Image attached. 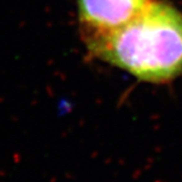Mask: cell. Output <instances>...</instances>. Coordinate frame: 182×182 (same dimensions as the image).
<instances>
[{
    "label": "cell",
    "mask_w": 182,
    "mask_h": 182,
    "mask_svg": "<svg viewBox=\"0 0 182 182\" xmlns=\"http://www.w3.org/2000/svg\"><path fill=\"white\" fill-rule=\"evenodd\" d=\"M82 39L113 31L135 18L152 0H77Z\"/></svg>",
    "instance_id": "obj_2"
},
{
    "label": "cell",
    "mask_w": 182,
    "mask_h": 182,
    "mask_svg": "<svg viewBox=\"0 0 182 182\" xmlns=\"http://www.w3.org/2000/svg\"><path fill=\"white\" fill-rule=\"evenodd\" d=\"M84 41L94 56L143 81L161 84L182 74V13L163 1L152 0L126 24Z\"/></svg>",
    "instance_id": "obj_1"
}]
</instances>
